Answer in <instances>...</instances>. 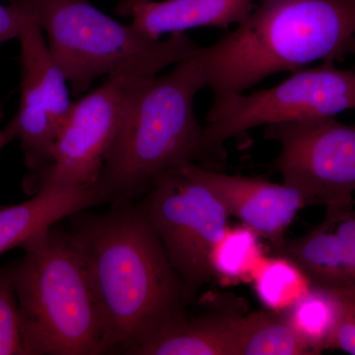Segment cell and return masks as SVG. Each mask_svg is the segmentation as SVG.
Listing matches in <instances>:
<instances>
[{"mask_svg": "<svg viewBox=\"0 0 355 355\" xmlns=\"http://www.w3.org/2000/svg\"><path fill=\"white\" fill-rule=\"evenodd\" d=\"M205 88L193 55L165 76L133 84L98 181L109 202L146 195L156 178L186 163L209 165L205 128L193 108L196 96Z\"/></svg>", "mask_w": 355, "mask_h": 355, "instance_id": "obj_3", "label": "cell"}, {"mask_svg": "<svg viewBox=\"0 0 355 355\" xmlns=\"http://www.w3.org/2000/svg\"><path fill=\"white\" fill-rule=\"evenodd\" d=\"M9 3L20 14L21 65L19 108L9 123L20 140L26 167L35 173L50 165L58 130L73 101L36 16L20 2Z\"/></svg>", "mask_w": 355, "mask_h": 355, "instance_id": "obj_10", "label": "cell"}, {"mask_svg": "<svg viewBox=\"0 0 355 355\" xmlns=\"http://www.w3.org/2000/svg\"><path fill=\"white\" fill-rule=\"evenodd\" d=\"M265 137L279 144L272 168L284 184L326 209L352 207L355 125L335 116L305 119L266 125Z\"/></svg>", "mask_w": 355, "mask_h": 355, "instance_id": "obj_8", "label": "cell"}, {"mask_svg": "<svg viewBox=\"0 0 355 355\" xmlns=\"http://www.w3.org/2000/svg\"><path fill=\"white\" fill-rule=\"evenodd\" d=\"M259 235L243 224L226 228L210 254V265L214 277L228 280L252 277L263 254L258 241Z\"/></svg>", "mask_w": 355, "mask_h": 355, "instance_id": "obj_19", "label": "cell"}, {"mask_svg": "<svg viewBox=\"0 0 355 355\" xmlns=\"http://www.w3.org/2000/svg\"><path fill=\"white\" fill-rule=\"evenodd\" d=\"M335 60L293 72L282 83L250 95L214 99L203 144L209 165L224 162L227 140L272 123L328 118L355 109V69H338Z\"/></svg>", "mask_w": 355, "mask_h": 355, "instance_id": "obj_6", "label": "cell"}, {"mask_svg": "<svg viewBox=\"0 0 355 355\" xmlns=\"http://www.w3.org/2000/svg\"><path fill=\"white\" fill-rule=\"evenodd\" d=\"M0 355H28L17 295L7 266L0 268Z\"/></svg>", "mask_w": 355, "mask_h": 355, "instance_id": "obj_20", "label": "cell"}, {"mask_svg": "<svg viewBox=\"0 0 355 355\" xmlns=\"http://www.w3.org/2000/svg\"><path fill=\"white\" fill-rule=\"evenodd\" d=\"M71 231L101 315L104 354H130L187 316L183 286L141 205L113 202Z\"/></svg>", "mask_w": 355, "mask_h": 355, "instance_id": "obj_1", "label": "cell"}, {"mask_svg": "<svg viewBox=\"0 0 355 355\" xmlns=\"http://www.w3.org/2000/svg\"><path fill=\"white\" fill-rule=\"evenodd\" d=\"M284 314L313 355L320 354L331 349L342 315V298L334 292L312 286Z\"/></svg>", "mask_w": 355, "mask_h": 355, "instance_id": "obj_16", "label": "cell"}, {"mask_svg": "<svg viewBox=\"0 0 355 355\" xmlns=\"http://www.w3.org/2000/svg\"><path fill=\"white\" fill-rule=\"evenodd\" d=\"M342 298V315L334 336L331 349L355 355V294H338Z\"/></svg>", "mask_w": 355, "mask_h": 355, "instance_id": "obj_21", "label": "cell"}, {"mask_svg": "<svg viewBox=\"0 0 355 355\" xmlns=\"http://www.w3.org/2000/svg\"><path fill=\"white\" fill-rule=\"evenodd\" d=\"M132 1H135V0H120V3H119L118 9H116V10H120V9L128 6V4Z\"/></svg>", "mask_w": 355, "mask_h": 355, "instance_id": "obj_23", "label": "cell"}, {"mask_svg": "<svg viewBox=\"0 0 355 355\" xmlns=\"http://www.w3.org/2000/svg\"><path fill=\"white\" fill-rule=\"evenodd\" d=\"M252 279L254 291L268 310L286 313L310 291L311 284L296 263L284 256L263 257Z\"/></svg>", "mask_w": 355, "mask_h": 355, "instance_id": "obj_17", "label": "cell"}, {"mask_svg": "<svg viewBox=\"0 0 355 355\" xmlns=\"http://www.w3.org/2000/svg\"><path fill=\"white\" fill-rule=\"evenodd\" d=\"M184 171L207 187L230 216H235L259 236L275 244L307 200L286 184H275L261 178L227 175L195 162L181 165Z\"/></svg>", "mask_w": 355, "mask_h": 355, "instance_id": "obj_11", "label": "cell"}, {"mask_svg": "<svg viewBox=\"0 0 355 355\" xmlns=\"http://www.w3.org/2000/svg\"><path fill=\"white\" fill-rule=\"evenodd\" d=\"M251 314L216 312L184 317L135 355H240Z\"/></svg>", "mask_w": 355, "mask_h": 355, "instance_id": "obj_15", "label": "cell"}, {"mask_svg": "<svg viewBox=\"0 0 355 355\" xmlns=\"http://www.w3.org/2000/svg\"><path fill=\"white\" fill-rule=\"evenodd\" d=\"M36 16L55 62L76 96L100 77L158 76L195 53L184 33L154 39L110 17L89 0H14Z\"/></svg>", "mask_w": 355, "mask_h": 355, "instance_id": "obj_5", "label": "cell"}, {"mask_svg": "<svg viewBox=\"0 0 355 355\" xmlns=\"http://www.w3.org/2000/svg\"><path fill=\"white\" fill-rule=\"evenodd\" d=\"M109 202L99 184L44 188L30 200L0 209V254L55 226L58 221Z\"/></svg>", "mask_w": 355, "mask_h": 355, "instance_id": "obj_13", "label": "cell"}, {"mask_svg": "<svg viewBox=\"0 0 355 355\" xmlns=\"http://www.w3.org/2000/svg\"><path fill=\"white\" fill-rule=\"evenodd\" d=\"M254 0H135L118 13L154 39L200 27L226 29L241 24L253 12Z\"/></svg>", "mask_w": 355, "mask_h": 355, "instance_id": "obj_14", "label": "cell"}, {"mask_svg": "<svg viewBox=\"0 0 355 355\" xmlns=\"http://www.w3.org/2000/svg\"><path fill=\"white\" fill-rule=\"evenodd\" d=\"M146 77H107L99 87L72 103L58 130L48 167L30 173L25 188L89 186L99 181L120 128L133 84Z\"/></svg>", "mask_w": 355, "mask_h": 355, "instance_id": "obj_9", "label": "cell"}, {"mask_svg": "<svg viewBox=\"0 0 355 355\" xmlns=\"http://www.w3.org/2000/svg\"><path fill=\"white\" fill-rule=\"evenodd\" d=\"M7 266L28 355L104 354V331L85 261L71 232L51 227Z\"/></svg>", "mask_w": 355, "mask_h": 355, "instance_id": "obj_4", "label": "cell"}, {"mask_svg": "<svg viewBox=\"0 0 355 355\" xmlns=\"http://www.w3.org/2000/svg\"><path fill=\"white\" fill-rule=\"evenodd\" d=\"M140 205L181 279L189 306L214 279L210 254L228 227L230 214L181 166L156 178Z\"/></svg>", "mask_w": 355, "mask_h": 355, "instance_id": "obj_7", "label": "cell"}, {"mask_svg": "<svg viewBox=\"0 0 355 355\" xmlns=\"http://www.w3.org/2000/svg\"><path fill=\"white\" fill-rule=\"evenodd\" d=\"M304 272L311 286L336 294H355V212L352 207L326 209L308 234L273 244Z\"/></svg>", "mask_w": 355, "mask_h": 355, "instance_id": "obj_12", "label": "cell"}, {"mask_svg": "<svg viewBox=\"0 0 355 355\" xmlns=\"http://www.w3.org/2000/svg\"><path fill=\"white\" fill-rule=\"evenodd\" d=\"M258 2L234 31L193 55L214 99L242 94L272 74L349 55L355 0Z\"/></svg>", "mask_w": 355, "mask_h": 355, "instance_id": "obj_2", "label": "cell"}, {"mask_svg": "<svg viewBox=\"0 0 355 355\" xmlns=\"http://www.w3.org/2000/svg\"><path fill=\"white\" fill-rule=\"evenodd\" d=\"M240 355H313L286 315L272 311L251 313V323Z\"/></svg>", "mask_w": 355, "mask_h": 355, "instance_id": "obj_18", "label": "cell"}, {"mask_svg": "<svg viewBox=\"0 0 355 355\" xmlns=\"http://www.w3.org/2000/svg\"><path fill=\"white\" fill-rule=\"evenodd\" d=\"M350 53H354L355 55V40L354 43H352V46H350L349 55Z\"/></svg>", "mask_w": 355, "mask_h": 355, "instance_id": "obj_24", "label": "cell"}, {"mask_svg": "<svg viewBox=\"0 0 355 355\" xmlns=\"http://www.w3.org/2000/svg\"><path fill=\"white\" fill-rule=\"evenodd\" d=\"M17 139L16 137V133L14 132L13 128L11 127L10 123L6 125V128L0 130V153H1L2 149L10 144L13 140Z\"/></svg>", "mask_w": 355, "mask_h": 355, "instance_id": "obj_22", "label": "cell"}]
</instances>
